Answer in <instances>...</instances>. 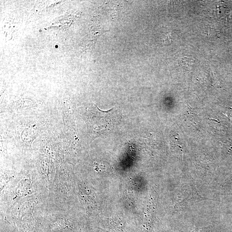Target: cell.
I'll return each instance as SVG.
<instances>
[{
	"instance_id": "6da1fadb",
	"label": "cell",
	"mask_w": 232,
	"mask_h": 232,
	"mask_svg": "<svg viewBox=\"0 0 232 232\" xmlns=\"http://www.w3.org/2000/svg\"><path fill=\"white\" fill-rule=\"evenodd\" d=\"M111 110L102 111L96 104L91 105L88 108L87 116L88 126L92 133L99 135L110 130Z\"/></svg>"
},
{
	"instance_id": "7a4b0ae2",
	"label": "cell",
	"mask_w": 232,
	"mask_h": 232,
	"mask_svg": "<svg viewBox=\"0 0 232 232\" xmlns=\"http://www.w3.org/2000/svg\"><path fill=\"white\" fill-rule=\"evenodd\" d=\"M178 64L180 66L185 68H192L194 64V60L193 58L188 57H182L178 60Z\"/></svg>"
}]
</instances>
